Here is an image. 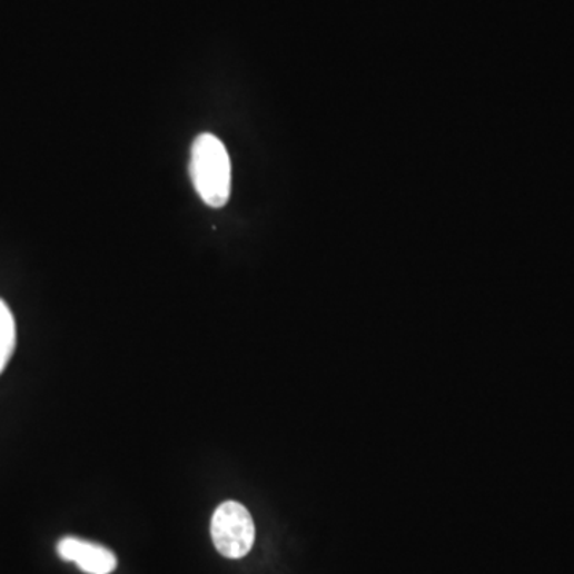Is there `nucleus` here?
<instances>
[{
  "instance_id": "1",
  "label": "nucleus",
  "mask_w": 574,
  "mask_h": 574,
  "mask_svg": "<svg viewBox=\"0 0 574 574\" xmlns=\"http://www.w3.org/2000/svg\"><path fill=\"white\" fill-rule=\"evenodd\" d=\"M190 176L204 204L211 208H222L230 200V156L215 135L204 132L195 139L191 146Z\"/></svg>"
},
{
  "instance_id": "2",
  "label": "nucleus",
  "mask_w": 574,
  "mask_h": 574,
  "mask_svg": "<svg viewBox=\"0 0 574 574\" xmlns=\"http://www.w3.org/2000/svg\"><path fill=\"white\" fill-rule=\"evenodd\" d=\"M211 538L224 557L237 561L248 555L256 541V526L249 511L237 502L220 504L212 515Z\"/></svg>"
},
{
  "instance_id": "3",
  "label": "nucleus",
  "mask_w": 574,
  "mask_h": 574,
  "mask_svg": "<svg viewBox=\"0 0 574 574\" xmlns=\"http://www.w3.org/2000/svg\"><path fill=\"white\" fill-rule=\"evenodd\" d=\"M57 551L62 561L76 563L87 574H110L117 570L116 554L90 541L68 536L58 543Z\"/></svg>"
},
{
  "instance_id": "4",
  "label": "nucleus",
  "mask_w": 574,
  "mask_h": 574,
  "mask_svg": "<svg viewBox=\"0 0 574 574\" xmlns=\"http://www.w3.org/2000/svg\"><path fill=\"white\" fill-rule=\"evenodd\" d=\"M17 344V326L9 305L0 299V374L6 369Z\"/></svg>"
}]
</instances>
